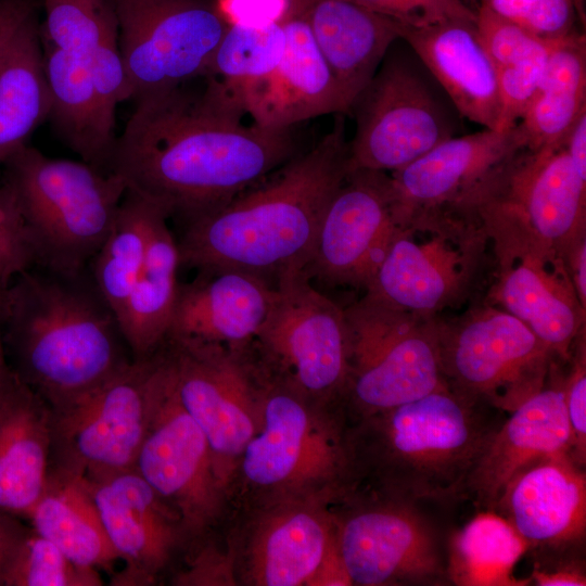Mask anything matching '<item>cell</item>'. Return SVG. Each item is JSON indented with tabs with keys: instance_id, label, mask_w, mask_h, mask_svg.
Here are the masks:
<instances>
[{
	"instance_id": "cell-1",
	"label": "cell",
	"mask_w": 586,
	"mask_h": 586,
	"mask_svg": "<svg viewBox=\"0 0 586 586\" xmlns=\"http://www.w3.org/2000/svg\"><path fill=\"white\" fill-rule=\"evenodd\" d=\"M205 89L136 104L110 171L181 222L214 211L295 155L292 128L244 125Z\"/></svg>"
},
{
	"instance_id": "cell-2",
	"label": "cell",
	"mask_w": 586,
	"mask_h": 586,
	"mask_svg": "<svg viewBox=\"0 0 586 586\" xmlns=\"http://www.w3.org/2000/svg\"><path fill=\"white\" fill-rule=\"evenodd\" d=\"M344 119L318 143L220 207L178 222L181 267L234 268L270 279L304 269L323 213L348 173Z\"/></svg>"
},
{
	"instance_id": "cell-3",
	"label": "cell",
	"mask_w": 586,
	"mask_h": 586,
	"mask_svg": "<svg viewBox=\"0 0 586 586\" xmlns=\"http://www.w3.org/2000/svg\"><path fill=\"white\" fill-rule=\"evenodd\" d=\"M1 330L13 371L52 412L133 360L89 266L62 271L35 265L18 273L2 293Z\"/></svg>"
},
{
	"instance_id": "cell-4",
	"label": "cell",
	"mask_w": 586,
	"mask_h": 586,
	"mask_svg": "<svg viewBox=\"0 0 586 586\" xmlns=\"http://www.w3.org/2000/svg\"><path fill=\"white\" fill-rule=\"evenodd\" d=\"M505 412L448 386L360 419L346 438L347 477H371L377 496L420 505L460 501Z\"/></svg>"
},
{
	"instance_id": "cell-5",
	"label": "cell",
	"mask_w": 586,
	"mask_h": 586,
	"mask_svg": "<svg viewBox=\"0 0 586 586\" xmlns=\"http://www.w3.org/2000/svg\"><path fill=\"white\" fill-rule=\"evenodd\" d=\"M2 166L37 265L62 271L87 268L115 222L127 189L124 179L84 161L48 157L29 145Z\"/></svg>"
},
{
	"instance_id": "cell-6",
	"label": "cell",
	"mask_w": 586,
	"mask_h": 586,
	"mask_svg": "<svg viewBox=\"0 0 586 586\" xmlns=\"http://www.w3.org/2000/svg\"><path fill=\"white\" fill-rule=\"evenodd\" d=\"M491 263V237L477 206L415 211L398 222L365 294L438 316L470 300Z\"/></svg>"
},
{
	"instance_id": "cell-7",
	"label": "cell",
	"mask_w": 586,
	"mask_h": 586,
	"mask_svg": "<svg viewBox=\"0 0 586 586\" xmlns=\"http://www.w3.org/2000/svg\"><path fill=\"white\" fill-rule=\"evenodd\" d=\"M344 396L360 419L447 386L440 364L437 316L364 294L344 308Z\"/></svg>"
},
{
	"instance_id": "cell-8",
	"label": "cell",
	"mask_w": 586,
	"mask_h": 586,
	"mask_svg": "<svg viewBox=\"0 0 586 586\" xmlns=\"http://www.w3.org/2000/svg\"><path fill=\"white\" fill-rule=\"evenodd\" d=\"M477 208L495 268L486 302L523 321L565 364L585 332V310L563 254L510 208L487 196Z\"/></svg>"
},
{
	"instance_id": "cell-9",
	"label": "cell",
	"mask_w": 586,
	"mask_h": 586,
	"mask_svg": "<svg viewBox=\"0 0 586 586\" xmlns=\"http://www.w3.org/2000/svg\"><path fill=\"white\" fill-rule=\"evenodd\" d=\"M437 336L446 385L505 413L545 385L557 359L523 321L487 303L453 320L437 316Z\"/></svg>"
},
{
	"instance_id": "cell-10",
	"label": "cell",
	"mask_w": 586,
	"mask_h": 586,
	"mask_svg": "<svg viewBox=\"0 0 586 586\" xmlns=\"http://www.w3.org/2000/svg\"><path fill=\"white\" fill-rule=\"evenodd\" d=\"M136 104L203 77L229 27L216 0H113Z\"/></svg>"
},
{
	"instance_id": "cell-11",
	"label": "cell",
	"mask_w": 586,
	"mask_h": 586,
	"mask_svg": "<svg viewBox=\"0 0 586 586\" xmlns=\"http://www.w3.org/2000/svg\"><path fill=\"white\" fill-rule=\"evenodd\" d=\"M244 349L176 337L163 345L178 398L208 442L224 491L260 421L263 373Z\"/></svg>"
},
{
	"instance_id": "cell-12",
	"label": "cell",
	"mask_w": 586,
	"mask_h": 586,
	"mask_svg": "<svg viewBox=\"0 0 586 586\" xmlns=\"http://www.w3.org/2000/svg\"><path fill=\"white\" fill-rule=\"evenodd\" d=\"M276 296L252 341L264 367L306 399L343 395L347 380L344 308L319 292L303 269L276 280Z\"/></svg>"
},
{
	"instance_id": "cell-13",
	"label": "cell",
	"mask_w": 586,
	"mask_h": 586,
	"mask_svg": "<svg viewBox=\"0 0 586 586\" xmlns=\"http://www.w3.org/2000/svg\"><path fill=\"white\" fill-rule=\"evenodd\" d=\"M239 467L258 489L282 499L306 497L347 477L346 438L308 399L263 371L260 421Z\"/></svg>"
},
{
	"instance_id": "cell-14",
	"label": "cell",
	"mask_w": 586,
	"mask_h": 586,
	"mask_svg": "<svg viewBox=\"0 0 586 586\" xmlns=\"http://www.w3.org/2000/svg\"><path fill=\"white\" fill-rule=\"evenodd\" d=\"M158 351L52 412L51 464L88 480L135 468L152 410Z\"/></svg>"
},
{
	"instance_id": "cell-15",
	"label": "cell",
	"mask_w": 586,
	"mask_h": 586,
	"mask_svg": "<svg viewBox=\"0 0 586 586\" xmlns=\"http://www.w3.org/2000/svg\"><path fill=\"white\" fill-rule=\"evenodd\" d=\"M135 469L195 536L218 515L225 494L208 442L181 405L163 348L152 379V410Z\"/></svg>"
},
{
	"instance_id": "cell-16",
	"label": "cell",
	"mask_w": 586,
	"mask_h": 586,
	"mask_svg": "<svg viewBox=\"0 0 586 586\" xmlns=\"http://www.w3.org/2000/svg\"><path fill=\"white\" fill-rule=\"evenodd\" d=\"M336 521L340 558L352 585H442L447 553L420 505L375 496Z\"/></svg>"
},
{
	"instance_id": "cell-17",
	"label": "cell",
	"mask_w": 586,
	"mask_h": 586,
	"mask_svg": "<svg viewBox=\"0 0 586 586\" xmlns=\"http://www.w3.org/2000/svg\"><path fill=\"white\" fill-rule=\"evenodd\" d=\"M382 64V63H381ZM348 171H395L454 137L432 91L406 63L386 59L354 101Z\"/></svg>"
},
{
	"instance_id": "cell-18",
	"label": "cell",
	"mask_w": 586,
	"mask_h": 586,
	"mask_svg": "<svg viewBox=\"0 0 586 586\" xmlns=\"http://www.w3.org/2000/svg\"><path fill=\"white\" fill-rule=\"evenodd\" d=\"M397 228L388 175L348 171L323 213L303 270L329 286L366 291Z\"/></svg>"
},
{
	"instance_id": "cell-19",
	"label": "cell",
	"mask_w": 586,
	"mask_h": 586,
	"mask_svg": "<svg viewBox=\"0 0 586 586\" xmlns=\"http://www.w3.org/2000/svg\"><path fill=\"white\" fill-rule=\"evenodd\" d=\"M525 148L518 125L451 137L388 175L397 222L415 211L475 205L500 171Z\"/></svg>"
},
{
	"instance_id": "cell-20",
	"label": "cell",
	"mask_w": 586,
	"mask_h": 586,
	"mask_svg": "<svg viewBox=\"0 0 586 586\" xmlns=\"http://www.w3.org/2000/svg\"><path fill=\"white\" fill-rule=\"evenodd\" d=\"M257 520L244 552V575L259 586L352 585L342 564L336 521L305 497Z\"/></svg>"
},
{
	"instance_id": "cell-21",
	"label": "cell",
	"mask_w": 586,
	"mask_h": 586,
	"mask_svg": "<svg viewBox=\"0 0 586 586\" xmlns=\"http://www.w3.org/2000/svg\"><path fill=\"white\" fill-rule=\"evenodd\" d=\"M88 481L107 538L125 564L114 584H153L188 536L180 517L135 468Z\"/></svg>"
},
{
	"instance_id": "cell-22",
	"label": "cell",
	"mask_w": 586,
	"mask_h": 586,
	"mask_svg": "<svg viewBox=\"0 0 586 586\" xmlns=\"http://www.w3.org/2000/svg\"><path fill=\"white\" fill-rule=\"evenodd\" d=\"M563 385L564 373L555 360L545 385L496 429L468 475L460 500L495 511L521 470L547 456L571 455Z\"/></svg>"
},
{
	"instance_id": "cell-23",
	"label": "cell",
	"mask_w": 586,
	"mask_h": 586,
	"mask_svg": "<svg viewBox=\"0 0 586 586\" xmlns=\"http://www.w3.org/2000/svg\"><path fill=\"white\" fill-rule=\"evenodd\" d=\"M488 195L562 254L585 238L586 176L573 165L565 142L521 149Z\"/></svg>"
},
{
	"instance_id": "cell-24",
	"label": "cell",
	"mask_w": 586,
	"mask_h": 586,
	"mask_svg": "<svg viewBox=\"0 0 586 586\" xmlns=\"http://www.w3.org/2000/svg\"><path fill=\"white\" fill-rule=\"evenodd\" d=\"M495 512L528 548L574 552L586 533V472L570 454L547 456L521 470L507 485Z\"/></svg>"
},
{
	"instance_id": "cell-25",
	"label": "cell",
	"mask_w": 586,
	"mask_h": 586,
	"mask_svg": "<svg viewBox=\"0 0 586 586\" xmlns=\"http://www.w3.org/2000/svg\"><path fill=\"white\" fill-rule=\"evenodd\" d=\"M276 296V282L234 268L198 271L179 283L168 337L246 347L264 323ZM166 339V340H167Z\"/></svg>"
},
{
	"instance_id": "cell-26",
	"label": "cell",
	"mask_w": 586,
	"mask_h": 586,
	"mask_svg": "<svg viewBox=\"0 0 586 586\" xmlns=\"http://www.w3.org/2000/svg\"><path fill=\"white\" fill-rule=\"evenodd\" d=\"M285 48L280 62L250 97L245 113L259 126L285 129L330 113H348L339 85L304 17L290 3L280 20Z\"/></svg>"
},
{
	"instance_id": "cell-27",
	"label": "cell",
	"mask_w": 586,
	"mask_h": 586,
	"mask_svg": "<svg viewBox=\"0 0 586 586\" xmlns=\"http://www.w3.org/2000/svg\"><path fill=\"white\" fill-rule=\"evenodd\" d=\"M304 17L351 107L369 84L403 25L353 0H290Z\"/></svg>"
},
{
	"instance_id": "cell-28",
	"label": "cell",
	"mask_w": 586,
	"mask_h": 586,
	"mask_svg": "<svg viewBox=\"0 0 586 586\" xmlns=\"http://www.w3.org/2000/svg\"><path fill=\"white\" fill-rule=\"evenodd\" d=\"M402 39L437 79L461 115L486 129L498 130L501 102L497 74L475 22L403 26Z\"/></svg>"
},
{
	"instance_id": "cell-29",
	"label": "cell",
	"mask_w": 586,
	"mask_h": 586,
	"mask_svg": "<svg viewBox=\"0 0 586 586\" xmlns=\"http://www.w3.org/2000/svg\"><path fill=\"white\" fill-rule=\"evenodd\" d=\"M52 410L12 370L0 397V509L28 517L48 481Z\"/></svg>"
},
{
	"instance_id": "cell-30",
	"label": "cell",
	"mask_w": 586,
	"mask_h": 586,
	"mask_svg": "<svg viewBox=\"0 0 586 586\" xmlns=\"http://www.w3.org/2000/svg\"><path fill=\"white\" fill-rule=\"evenodd\" d=\"M168 221L162 208L152 224L141 271L118 318L133 360L153 356L169 332L181 264L177 239Z\"/></svg>"
},
{
	"instance_id": "cell-31",
	"label": "cell",
	"mask_w": 586,
	"mask_h": 586,
	"mask_svg": "<svg viewBox=\"0 0 586 586\" xmlns=\"http://www.w3.org/2000/svg\"><path fill=\"white\" fill-rule=\"evenodd\" d=\"M27 518L33 530L80 565L107 570L118 560L84 475L51 464L46 488Z\"/></svg>"
},
{
	"instance_id": "cell-32",
	"label": "cell",
	"mask_w": 586,
	"mask_h": 586,
	"mask_svg": "<svg viewBox=\"0 0 586 586\" xmlns=\"http://www.w3.org/2000/svg\"><path fill=\"white\" fill-rule=\"evenodd\" d=\"M41 42L51 99L47 120L81 161L110 173L117 137L102 120L88 62Z\"/></svg>"
},
{
	"instance_id": "cell-33",
	"label": "cell",
	"mask_w": 586,
	"mask_h": 586,
	"mask_svg": "<svg viewBox=\"0 0 586 586\" xmlns=\"http://www.w3.org/2000/svg\"><path fill=\"white\" fill-rule=\"evenodd\" d=\"M50 90L38 10L17 27L0 55V166L48 118Z\"/></svg>"
},
{
	"instance_id": "cell-34",
	"label": "cell",
	"mask_w": 586,
	"mask_h": 586,
	"mask_svg": "<svg viewBox=\"0 0 586 586\" xmlns=\"http://www.w3.org/2000/svg\"><path fill=\"white\" fill-rule=\"evenodd\" d=\"M586 112V39L572 31L553 38L538 87L517 124L525 149L559 145Z\"/></svg>"
},
{
	"instance_id": "cell-35",
	"label": "cell",
	"mask_w": 586,
	"mask_h": 586,
	"mask_svg": "<svg viewBox=\"0 0 586 586\" xmlns=\"http://www.w3.org/2000/svg\"><path fill=\"white\" fill-rule=\"evenodd\" d=\"M284 48L280 21L262 26L229 25L203 75L205 89L243 116L247 100L275 71Z\"/></svg>"
},
{
	"instance_id": "cell-36",
	"label": "cell",
	"mask_w": 586,
	"mask_h": 586,
	"mask_svg": "<svg viewBox=\"0 0 586 586\" xmlns=\"http://www.w3.org/2000/svg\"><path fill=\"white\" fill-rule=\"evenodd\" d=\"M527 543L495 511L480 510L450 538L448 579L462 586H521L513 571Z\"/></svg>"
},
{
	"instance_id": "cell-37",
	"label": "cell",
	"mask_w": 586,
	"mask_h": 586,
	"mask_svg": "<svg viewBox=\"0 0 586 586\" xmlns=\"http://www.w3.org/2000/svg\"><path fill=\"white\" fill-rule=\"evenodd\" d=\"M162 208L127 188L115 222L89 264L97 288L117 319L141 271L152 224Z\"/></svg>"
},
{
	"instance_id": "cell-38",
	"label": "cell",
	"mask_w": 586,
	"mask_h": 586,
	"mask_svg": "<svg viewBox=\"0 0 586 586\" xmlns=\"http://www.w3.org/2000/svg\"><path fill=\"white\" fill-rule=\"evenodd\" d=\"M44 12L41 38L89 62L103 38L117 28L113 0H39Z\"/></svg>"
},
{
	"instance_id": "cell-39",
	"label": "cell",
	"mask_w": 586,
	"mask_h": 586,
	"mask_svg": "<svg viewBox=\"0 0 586 586\" xmlns=\"http://www.w3.org/2000/svg\"><path fill=\"white\" fill-rule=\"evenodd\" d=\"M99 570L68 558L55 544L29 528L13 555L3 586H99Z\"/></svg>"
},
{
	"instance_id": "cell-40",
	"label": "cell",
	"mask_w": 586,
	"mask_h": 586,
	"mask_svg": "<svg viewBox=\"0 0 586 586\" xmlns=\"http://www.w3.org/2000/svg\"><path fill=\"white\" fill-rule=\"evenodd\" d=\"M475 28L496 73L519 67L547 51L551 40L538 37L481 4Z\"/></svg>"
},
{
	"instance_id": "cell-41",
	"label": "cell",
	"mask_w": 586,
	"mask_h": 586,
	"mask_svg": "<svg viewBox=\"0 0 586 586\" xmlns=\"http://www.w3.org/2000/svg\"><path fill=\"white\" fill-rule=\"evenodd\" d=\"M498 15L546 39L574 31L575 20L584 22L583 0H480Z\"/></svg>"
},
{
	"instance_id": "cell-42",
	"label": "cell",
	"mask_w": 586,
	"mask_h": 586,
	"mask_svg": "<svg viewBox=\"0 0 586 586\" xmlns=\"http://www.w3.org/2000/svg\"><path fill=\"white\" fill-rule=\"evenodd\" d=\"M91 81L106 129L115 133V112L131 92L118 44L117 28L111 30L88 62Z\"/></svg>"
},
{
	"instance_id": "cell-43",
	"label": "cell",
	"mask_w": 586,
	"mask_h": 586,
	"mask_svg": "<svg viewBox=\"0 0 586 586\" xmlns=\"http://www.w3.org/2000/svg\"><path fill=\"white\" fill-rule=\"evenodd\" d=\"M38 264L37 253L11 188L0 182V283Z\"/></svg>"
},
{
	"instance_id": "cell-44",
	"label": "cell",
	"mask_w": 586,
	"mask_h": 586,
	"mask_svg": "<svg viewBox=\"0 0 586 586\" xmlns=\"http://www.w3.org/2000/svg\"><path fill=\"white\" fill-rule=\"evenodd\" d=\"M405 27L421 28L449 21L475 22L463 0H353Z\"/></svg>"
},
{
	"instance_id": "cell-45",
	"label": "cell",
	"mask_w": 586,
	"mask_h": 586,
	"mask_svg": "<svg viewBox=\"0 0 586 586\" xmlns=\"http://www.w3.org/2000/svg\"><path fill=\"white\" fill-rule=\"evenodd\" d=\"M585 333L576 341L564 374V404L571 434V456L585 468L586 463V348Z\"/></svg>"
},
{
	"instance_id": "cell-46",
	"label": "cell",
	"mask_w": 586,
	"mask_h": 586,
	"mask_svg": "<svg viewBox=\"0 0 586 586\" xmlns=\"http://www.w3.org/2000/svg\"><path fill=\"white\" fill-rule=\"evenodd\" d=\"M216 3L229 25L262 26L279 22L289 0H216Z\"/></svg>"
},
{
	"instance_id": "cell-47",
	"label": "cell",
	"mask_w": 586,
	"mask_h": 586,
	"mask_svg": "<svg viewBox=\"0 0 586 586\" xmlns=\"http://www.w3.org/2000/svg\"><path fill=\"white\" fill-rule=\"evenodd\" d=\"M28 530L16 515L0 509V586H3L7 568Z\"/></svg>"
},
{
	"instance_id": "cell-48",
	"label": "cell",
	"mask_w": 586,
	"mask_h": 586,
	"mask_svg": "<svg viewBox=\"0 0 586 586\" xmlns=\"http://www.w3.org/2000/svg\"><path fill=\"white\" fill-rule=\"evenodd\" d=\"M37 10L38 0H0V55L17 27Z\"/></svg>"
},
{
	"instance_id": "cell-49",
	"label": "cell",
	"mask_w": 586,
	"mask_h": 586,
	"mask_svg": "<svg viewBox=\"0 0 586 586\" xmlns=\"http://www.w3.org/2000/svg\"><path fill=\"white\" fill-rule=\"evenodd\" d=\"M530 581L538 586H585L586 576L581 565L568 563L555 569H542L536 565Z\"/></svg>"
},
{
	"instance_id": "cell-50",
	"label": "cell",
	"mask_w": 586,
	"mask_h": 586,
	"mask_svg": "<svg viewBox=\"0 0 586 586\" xmlns=\"http://www.w3.org/2000/svg\"><path fill=\"white\" fill-rule=\"evenodd\" d=\"M563 256L578 298L586 308V238L571 245Z\"/></svg>"
},
{
	"instance_id": "cell-51",
	"label": "cell",
	"mask_w": 586,
	"mask_h": 586,
	"mask_svg": "<svg viewBox=\"0 0 586 586\" xmlns=\"http://www.w3.org/2000/svg\"><path fill=\"white\" fill-rule=\"evenodd\" d=\"M4 288L5 285L0 283V397L7 386V383L12 372V370L8 367L5 362L4 345H3L2 330H1V301H2V293H3Z\"/></svg>"
}]
</instances>
